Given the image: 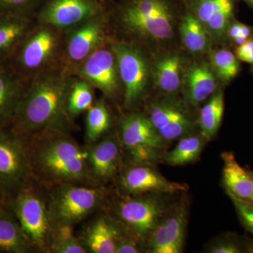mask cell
Returning a JSON list of instances; mask_svg holds the SVG:
<instances>
[{"instance_id":"cell-32","label":"cell","mask_w":253,"mask_h":253,"mask_svg":"<svg viewBox=\"0 0 253 253\" xmlns=\"http://www.w3.org/2000/svg\"><path fill=\"white\" fill-rule=\"evenodd\" d=\"M213 70L223 81H230L237 76L240 65L237 57L229 50L220 49L211 55Z\"/></svg>"},{"instance_id":"cell-43","label":"cell","mask_w":253,"mask_h":253,"mask_svg":"<svg viewBox=\"0 0 253 253\" xmlns=\"http://www.w3.org/2000/svg\"><path fill=\"white\" fill-rule=\"evenodd\" d=\"M250 4L253 5V0H246Z\"/></svg>"},{"instance_id":"cell-29","label":"cell","mask_w":253,"mask_h":253,"mask_svg":"<svg viewBox=\"0 0 253 253\" xmlns=\"http://www.w3.org/2000/svg\"><path fill=\"white\" fill-rule=\"evenodd\" d=\"M205 138L202 135L182 136L172 151L166 155V162L172 166H184L196 161L204 147Z\"/></svg>"},{"instance_id":"cell-8","label":"cell","mask_w":253,"mask_h":253,"mask_svg":"<svg viewBox=\"0 0 253 253\" xmlns=\"http://www.w3.org/2000/svg\"><path fill=\"white\" fill-rule=\"evenodd\" d=\"M109 41L124 87V105L130 109L140 102L146 93L150 78L149 62L136 43L118 41L111 37Z\"/></svg>"},{"instance_id":"cell-22","label":"cell","mask_w":253,"mask_h":253,"mask_svg":"<svg viewBox=\"0 0 253 253\" xmlns=\"http://www.w3.org/2000/svg\"><path fill=\"white\" fill-rule=\"evenodd\" d=\"M223 166V182L231 198L250 201L253 196V177L251 172L236 161L234 153L224 152L221 154Z\"/></svg>"},{"instance_id":"cell-38","label":"cell","mask_w":253,"mask_h":253,"mask_svg":"<svg viewBox=\"0 0 253 253\" xmlns=\"http://www.w3.org/2000/svg\"><path fill=\"white\" fill-rule=\"evenodd\" d=\"M251 30L249 26H246L244 24H241V36L246 37L249 38L251 36Z\"/></svg>"},{"instance_id":"cell-45","label":"cell","mask_w":253,"mask_h":253,"mask_svg":"<svg viewBox=\"0 0 253 253\" xmlns=\"http://www.w3.org/2000/svg\"><path fill=\"white\" fill-rule=\"evenodd\" d=\"M251 175H252V176L253 177V172H251Z\"/></svg>"},{"instance_id":"cell-21","label":"cell","mask_w":253,"mask_h":253,"mask_svg":"<svg viewBox=\"0 0 253 253\" xmlns=\"http://www.w3.org/2000/svg\"><path fill=\"white\" fill-rule=\"evenodd\" d=\"M186 99L192 106H198L208 99L216 89L212 68L207 63H197L188 70L183 78Z\"/></svg>"},{"instance_id":"cell-42","label":"cell","mask_w":253,"mask_h":253,"mask_svg":"<svg viewBox=\"0 0 253 253\" xmlns=\"http://www.w3.org/2000/svg\"><path fill=\"white\" fill-rule=\"evenodd\" d=\"M101 1H103L106 5V7H107V5L109 4L110 0H101Z\"/></svg>"},{"instance_id":"cell-26","label":"cell","mask_w":253,"mask_h":253,"mask_svg":"<svg viewBox=\"0 0 253 253\" xmlns=\"http://www.w3.org/2000/svg\"><path fill=\"white\" fill-rule=\"evenodd\" d=\"M180 32L183 43L190 52L202 54L209 47V34L196 15L188 14L184 16Z\"/></svg>"},{"instance_id":"cell-28","label":"cell","mask_w":253,"mask_h":253,"mask_svg":"<svg viewBox=\"0 0 253 253\" xmlns=\"http://www.w3.org/2000/svg\"><path fill=\"white\" fill-rule=\"evenodd\" d=\"M224 95L221 91L215 93L201 110L199 126L201 135L211 139L217 134L224 114Z\"/></svg>"},{"instance_id":"cell-3","label":"cell","mask_w":253,"mask_h":253,"mask_svg":"<svg viewBox=\"0 0 253 253\" xmlns=\"http://www.w3.org/2000/svg\"><path fill=\"white\" fill-rule=\"evenodd\" d=\"M63 46V31L36 22L6 63L28 81L43 73L62 68Z\"/></svg>"},{"instance_id":"cell-6","label":"cell","mask_w":253,"mask_h":253,"mask_svg":"<svg viewBox=\"0 0 253 253\" xmlns=\"http://www.w3.org/2000/svg\"><path fill=\"white\" fill-rule=\"evenodd\" d=\"M117 19L126 33L139 38L167 40L172 36V16L166 0H126Z\"/></svg>"},{"instance_id":"cell-27","label":"cell","mask_w":253,"mask_h":253,"mask_svg":"<svg viewBox=\"0 0 253 253\" xmlns=\"http://www.w3.org/2000/svg\"><path fill=\"white\" fill-rule=\"evenodd\" d=\"M95 89L88 82L73 76L67 99V109L70 116L76 119L94 104Z\"/></svg>"},{"instance_id":"cell-23","label":"cell","mask_w":253,"mask_h":253,"mask_svg":"<svg viewBox=\"0 0 253 253\" xmlns=\"http://www.w3.org/2000/svg\"><path fill=\"white\" fill-rule=\"evenodd\" d=\"M0 251L13 253H35L17 218L6 204L0 208Z\"/></svg>"},{"instance_id":"cell-20","label":"cell","mask_w":253,"mask_h":253,"mask_svg":"<svg viewBox=\"0 0 253 253\" xmlns=\"http://www.w3.org/2000/svg\"><path fill=\"white\" fill-rule=\"evenodd\" d=\"M36 22L33 18L0 15V63L12 57Z\"/></svg>"},{"instance_id":"cell-14","label":"cell","mask_w":253,"mask_h":253,"mask_svg":"<svg viewBox=\"0 0 253 253\" xmlns=\"http://www.w3.org/2000/svg\"><path fill=\"white\" fill-rule=\"evenodd\" d=\"M87 148V162L96 186H104L117 175L122 165L123 147L119 135L107 134Z\"/></svg>"},{"instance_id":"cell-9","label":"cell","mask_w":253,"mask_h":253,"mask_svg":"<svg viewBox=\"0 0 253 253\" xmlns=\"http://www.w3.org/2000/svg\"><path fill=\"white\" fill-rule=\"evenodd\" d=\"M31 177L26 137L0 127V192L6 201Z\"/></svg>"},{"instance_id":"cell-35","label":"cell","mask_w":253,"mask_h":253,"mask_svg":"<svg viewBox=\"0 0 253 253\" xmlns=\"http://www.w3.org/2000/svg\"><path fill=\"white\" fill-rule=\"evenodd\" d=\"M242 252L239 245L231 240H222L213 245L210 249L212 253H240Z\"/></svg>"},{"instance_id":"cell-16","label":"cell","mask_w":253,"mask_h":253,"mask_svg":"<svg viewBox=\"0 0 253 253\" xmlns=\"http://www.w3.org/2000/svg\"><path fill=\"white\" fill-rule=\"evenodd\" d=\"M148 117L165 141L175 140L186 135L194 126L184 108L169 100L151 103Z\"/></svg>"},{"instance_id":"cell-36","label":"cell","mask_w":253,"mask_h":253,"mask_svg":"<svg viewBox=\"0 0 253 253\" xmlns=\"http://www.w3.org/2000/svg\"><path fill=\"white\" fill-rule=\"evenodd\" d=\"M236 56L241 61L253 64V40H250L244 44L239 45L236 50Z\"/></svg>"},{"instance_id":"cell-40","label":"cell","mask_w":253,"mask_h":253,"mask_svg":"<svg viewBox=\"0 0 253 253\" xmlns=\"http://www.w3.org/2000/svg\"><path fill=\"white\" fill-rule=\"evenodd\" d=\"M5 204H6V199H5L4 196H3L2 194L0 192V208Z\"/></svg>"},{"instance_id":"cell-2","label":"cell","mask_w":253,"mask_h":253,"mask_svg":"<svg viewBox=\"0 0 253 253\" xmlns=\"http://www.w3.org/2000/svg\"><path fill=\"white\" fill-rule=\"evenodd\" d=\"M73 76L62 68L28 81L11 126L16 134L31 136L46 129L71 133L76 127L67 109L68 91Z\"/></svg>"},{"instance_id":"cell-13","label":"cell","mask_w":253,"mask_h":253,"mask_svg":"<svg viewBox=\"0 0 253 253\" xmlns=\"http://www.w3.org/2000/svg\"><path fill=\"white\" fill-rule=\"evenodd\" d=\"M109 38L80 65L73 76L88 82L106 97L113 99L119 91L121 81Z\"/></svg>"},{"instance_id":"cell-39","label":"cell","mask_w":253,"mask_h":253,"mask_svg":"<svg viewBox=\"0 0 253 253\" xmlns=\"http://www.w3.org/2000/svg\"><path fill=\"white\" fill-rule=\"evenodd\" d=\"M234 41H235L236 44H239V45H241V44H244L245 42H246L249 40L246 37L241 36V35H239L236 37V38H234Z\"/></svg>"},{"instance_id":"cell-44","label":"cell","mask_w":253,"mask_h":253,"mask_svg":"<svg viewBox=\"0 0 253 253\" xmlns=\"http://www.w3.org/2000/svg\"><path fill=\"white\" fill-rule=\"evenodd\" d=\"M250 201H253V197H252V199H251V200H250Z\"/></svg>"},{"instance_id":"cell-1","label":"cell","mask_w":253,"mask_h":253,"mask_svg":"<svg viewBox=\"0 0 253 253\" xmlns=\"http://www.w3.org/2000/svg\"><path fill=\"white\" fill-rule=\"evenodd\" d=\"M26 137L31 176L46 189L62 184L96 186L87 162V148L71 133L49 129Z\"/></svg>"},{"instance_id":"cell-4","label":"cell","mask_w":253,"mask_h":253,"mask_svg":"<svg viewBox=\"0 0 253 253\" xmlns=\"http://www.w3.org/2000/svg\"><path fill=\"white\" fill-rule=\"evenodd\" d=\"M35 253H50L53 223L48 189L31 177L6 201Z\"/></svg>"},{"instance_id":"cell-31","label":"cell","mask_w":253,"mask_h":253,"mask_svg":"<svg viewBox=\"0 0 253 253\" xmlns=\"http://www.w3.org/2000/svg\"><path fill=\"white\" fill-rule=\"evenodd\" d=\"M232 14V1L231 0H224L204 26L208 34L213 39L217 42H221L224 39L229 30Z\"/></svg>"},{"instance_id":"cell-11","label":"cell","mask_w":253,"mask_h":253,"mask_svg":"<svg viewBox=\"0 0 253 253\" xmlns=\"http://www.w3.org/2000/svg\"><path fill=\"white\" fill-rule=\"evenodd\" d=\"M116 221L139 241L151 235L161 220L164 206L153 198L126 195L113 206Z\"/></svg>"},{"instance_id":"cell-24","label":"cell","mask_w":253,"mask_h":253,"mask_svg":"<svg viewBox=\"0 0 253 253\" xmlns=\"http://www.w3.org/2000/svg\"><path fill=\"white\" fill-rule=\"evenodd\" d=\"M182 59L177 54L168 55L158 60L153 68L156 85L163 92H176L182 83Z\"/></svg>"},{"instance_id":"cell-10","label":"cell","mask_w":253,"mask_h":253,"mask_svg":"<svg viewBox=\"0 0 253 253\" xmlns=\"http://www.w3.org/2000/svg\"><path fill=\"white\" fill-rule=\"evenodd\" d=\"M106 14L63 31L62 69L69 74L109 40Z\"/></svg>"},{"instance_id":"cell-25","label":"cell","mask_w":253,"mask_h":253,"mask_svg":"<svg viewBox=\"0 0 253 253\" xmlns=\"http://www.w3.org/2000/svg\"><path fill=\"white\" fill-rule=\"evenodd\" d=\"M85 113V140L86 145H91L109 132L111 116L104 99L96 100Z\"/></svg>"},{"instance_id":"cell-17","label":"cell","mask_w":253,"mask_h":253,"mask_svg":"<svg viewBox=\"0 0 253 253\" xmlns=\"http://www.w3.org/2000/svg\"><path fill=\"white\" fill-rule=\"evenodd\" d=\"M124 227L106 214H96L84 224L78 237L90 253H116Z\"/></svg>"},{"instance_id":"cell-7","label":"cell","mask_w":253,"mask_h":253,"mask_svg":"<svg viewBox=\"0 0 253 253\" xmlns=\"http://www.w3.org/2000/svg\"><path fill=\"white\" fill-rule=\"evenodd\" d=\"M118 135L131 165H152L161 157L165 141L148 116L139 112L124 115Z\"/></svg>"},{"instance_id":"cell-15","label":"cell","mask_w":253,"mask_h":253,"mask_svg":"<svg viewBox=\"0 0 253 253\" xmlns=\"http://www.w3.org/2000/svg\"><path fill=\"white\" fill-rule=\"evenodd\" d=\"M151 165H132L121 174L119 186L126 195L146 193L174 194L185 191V184L169 181L151 167Z\"/></svg>"},{"instance_id":"cell-12","label":"cell","mask_w":253,"mask_h":253,"mask_svg":"<svg viewBox=\"0 0 253 253\" xmlns=\"http://www.w3.org/2000/svg\"><path fill=\"white\" fill-rule=\"evenodd\" d=\"M106 14V5L101 0H45L35 18L65 31Z\"/></svg>"},{"instance_id":"cell-34","label":"cell","mask_w":253,"mask_h":253,"mask_svg":"<svg viewBox=\"0 0 253 253\" xmlns=\"http://www.w3.org/2000/svg\"><path fill=\"white\" fill-rule=\"evenodd\" d=\"M125 229V228H124ZM139 240L125 229L123 235L118 241L116 253H137L141 252Z\"/></svg>"},{"instance_id":"cell-37","label":"cell","mask_w":253,"mask_h":253,"mask_svg":"<svg viewBox=\"0 0 253 253\" xmlns=\"http://www.w3.org/2000/svg\"><path fill=\"white\" fill-rule=\"evenodd\" d=\"M241 23H234L231 27L229 28V30H228V34H229V36L231 38L234 39V38L241 34Z\"/></svg>"},{"instance_id":"cell-18","label":"cell","mask_w":253,"mask_h":253,"mask_svg":"<svg viewBox=\"0 0 253 253\" xmlns=\"http://www.w3.org/2000/svg\"><path fill=\"white\" fill-rule=\"evenodd\" d=\"M186 212L179 207L163 219L150 235L149 247L153 253H179L184 247Z\"/></svg>"},{"instance_id":"cell-30","label":"cell","mask_w":253,"mask_h":253,"mask_svg":"<svg viewBox=\"0 0 253 253\" xmlns=\"http://www.w3.org/2000/svg\"><path fill=\"white\" fill-rule=\"evenodd\" d=\"M74 226L54 224L50 253H86L81 240L73 231Z\"/></svg>"},{"instance_id":"cell-5","label":"cell","mask_w":253,"mask_h":253,"mask_svg":"<svg viewBox=\"0 0 253 253\" xmlns=\"http://www.w3.org/2000/svg\"><path fill=\"white\" fill-rule=\"evenodd\" d=\"M104 186L62 184L48 189L49 208L54 224L74 226L104 206Z\"/></svg>"},{"instance_id":"cell-19","label":"cell","mask_w":253,"mask_h":253,"mask_svg":"<svg viewBox=\"0 0 253 253\" xmlns=\"http://www.w3.org/2000/svg\"><path fill=\"white\" fill-rule=\"evenodd\" d=\"M27 83L7 63H0V127L14 122Z\"/></svg>"},{"instance_id":"cell-41","label":"cell","mask_w":253,"mask_h":253,"mask_svg":"<svg viewBox=\"0 0 253 253\" xmlns=\"http://www.w3.org/2000/svg\"><path fill=\"white\" fill-rule=\"evenodd\" d=\"M249 252L253 253V243L252 244L250 245L249 249Z\"/></svg>"},{"instance_id":"cell-33","label":"cell","mask_w":253,"mask_h":253,"mask_svg":"<svg viewBox=\"0 0 253 253\" xmlns=\"http://www.w3.org/2000/svg\"><path fill=\"white\" fill-rule=\"evenodd\" d=\"M44 1L45 0H0V15H14L35 18Z\"/></svg>"}]
</instances>
